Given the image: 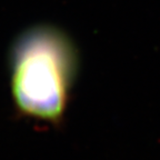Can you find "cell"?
Returning <instances> with one entry per match:
<instances>
[{
    "label": "cell",
    "instance_id": "obj_1",
    "mask_svg": "<svg viewBox=\"0 0 160 160\" xmlns=\"http://www.w3.org/2000/svg\"><path fill=\"white\" fill-rule=\"evenodd\" d=\"M78 71V50L62 30L49 25L26 29L9 50L10 88L18 112L59 125Z\"/></svg>",
    "mask_w": 160,
    "mask_h": 160
}]
</instances>
